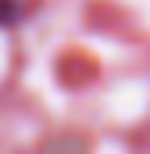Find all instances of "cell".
Here are the masks:
<instances>
[{
	"label": "cell",
	"instance_id": "1",
	"mask_svg": "<svg viewBox=\"0 0 150 154\" xmlns=\"http://www.w3.org/2000/svg\"><path fill=\"white\" fill-rule=\"evenodd\" d=\"M14 18V0H0V25Z\"/></svg>",
	"mask_w": 150,
	"mask_h": 154
}]
</instances>
